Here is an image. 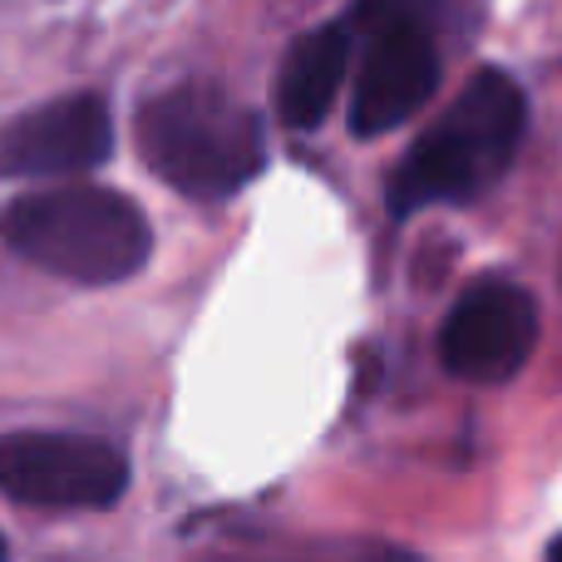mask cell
<instances>
[{
	"label": "cell",
	"instance_id": "cell-1",
	"mask_svg": "<svg viewBox=\"0 0 562 562\" xmlns=\"http://www.w3.org/2000/svg\"><path fill=\"white\" fill-rule=\"evenodd\" d=\"M528 128V99L504 69H479L435 128L390 178V213L409 217L435 203H469L508 173Z\"/></svg>",
	"mask_w": 562,
	"mask_h": 562
},
{
	"label": "cell",
	"instance_id": "cell-2",
	"mask_svg": "<svg viewBox=\"0 0 562 562\" xmlns=\"http://www.w3.org/2000/svg\"><path fill=\"white\" fill-rule=\"evenodd\" d=\"M0 237L25 262L79 281V286H114L144 272L154 252V227L134 198L114 188H35L5 203Z\"/></svg>",
	"mask_w": 562,
	"mask_h": 562
},
{
	"label": "cell",
	"instance_id": "cell-3",
	"mask_svg": "<svg viewBox=\"0 0 562 562\" xmlns=\"http://www.w3.org/2000/svg\"><path fill=\"white\" fill-rule=\"evenodd\" d=\"M138 154L183 198L217 203L247 188L267 164L262 119L217 85H173L138 109Z\"/></svg>",
	"mask_w": 562,
	"mask_h": 562
},
{
	"label": "cell",
	"instance_id": "cell-4",
	"mask_svg": "<svg viewBox=\"0 0 562 562\" xmlns=\"http://www.w3.org/2000/svg\"><path fill=\"white\" fill-rule=\"evenodd\" d=\"M124 488L128 459L109 439L59 435V429L0 435V494L25 508H49V514L114 508Z\"/></svg>",
	"mask_w": 562,
	"mask_h": 562
},
{
	"label": "cell",
	"instance_id": "cell-5",
	"mask_svg": "<svg viewBox=\"0 0 562 562\" xmlns=\"http://www.w3.org/2000/svg\"><path fill=\"white\" fill-rule=\"evenodd\" d=\"M538 346V301L504 277H484L454 301L439 326V360L454 380L504 385Z\"/></svg>",
	"mask_w": 562,
	"mask_h": 562
},
{
	"label": "cell",
	"instance_id": "cell-6",
	"mask_svg": "<svg viewBox=\"0 0 562 562\" xmlns=\"http://www.w3.org/2000/svg\"><path fill=\"white\" fill-rule=\"evenodd\" d=\"M114 154V119L99 94H65L0 124V178H69Z\"/></svg>",
	"mask_w": 562,
	"mask_h": 562
},
{
	"label": "cell",
	"instance_id": "cell-7",
	"mask_svg": "<svg viewBox=\"0 0 562 562\" xmlns=\"http://www.w3.org/2000/svg\"><path fill=\"white\" fill-rule=\"evenodd\" d=\"M439 89V45L419 20L380 25L360 59V85L350 99V134L380 138L415 119Z\"/></svg>",
	"mask_w": 562,
	"mask_h": 562
},
{
	"label": "cell",
	"instance_id": "cell-8",
	"mask_svg": "<svg viewBox=\"0 0 562 562\" xmlns=\"http://www.w3.org/2000/svg\"><path fill=\"white\" fill-rule=\"evenodd\" d=\"M350 65V35L340 25H321L306 30L296 45L286 49L281 59V75H277V114L286 128L306 134L316 128L321 119L330 114L340 94V79H346Z\"/></svg>",
	"mask_w": 562,
	"mask_h": 562
},
{
	"label": "cell",
	"instance_id": "cell-9",
	"mask_svg": "<svg viewBox=\"0 0 562 562\" xmlns=\"http://www.w3.org/2000/svg\"><path fill=\"white\" fill-rule=\"evenodd\" d=\"M548 562H562V538H553V548H548Z\"/></svg>",
	"mask_w": 562,
	"mask_h": 562
},
{
	"label": "cell",
	"instance_id": "cell-10",
	"mask_svg": "<svg viewBox=\"0 0 562 562\" xmlns=\"http://www.w3.org/2000/svg\"><path fill=\"white\" fill-rule=\"evenodd\" d=\"M380 562H419V558H409V553H385Z\"/></svg>",
	"mask_w": 562,
	"mask_h": 562
},
{
	"label": "cell",
	"instance_id": "cell-11",
	"mask_svg": "<svg viewBox=\"0 0 562 562\" xmlns=\"http://www.w3.org/2000/svg\"><path fill=\"white\" fill-rule=\"evenodd\" d=\"M0 562H5V538H0Z\"/></svg>",
	"mask_w": 562,
	"mask_h": 562
}]
</instances>
